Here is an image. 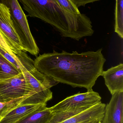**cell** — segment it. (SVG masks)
<instances>
[{"label": "cell", "instance_id": "52a82bcc", "mask_svg": "<svg viewBox=\"0 0 123 123\" xmlns=\"http://www.w3.org/2000/svg\"><path fill=\"white\" fill-rule=\"evenodd\" d=\"M0 32L13 52L18 54L23 51L14 28L8 8L0 3Z\"/></svg>", "mask_w": 123, "mask_h": 123}, {"label": "cell", "instance_id": "44dd1931", "mask_svg": "<svg viewBox=\"0 0 123 123\" xmlns=\"http://www.w3.org/2000/svg\"><path fill=\"white\" fill-rule=\"evenodd\" d=\"M100 121H95V122H91V123H99Z\"/></svg>", "mask_w": 123, "mask_h": 123}, {"label": "cell", "instance_id": "277c9868", "mask_svg": "<svg viewBox=\"0 0 123 123\" xmlns=\"http://www.w3.org/2000/svg\"><path fill=\"white\" fill-rule=\"evenodd\" d=\"M8 8L11 19L23 51L37 56L39 50L30 29L26 16L18 0H0Z\"/></svg>", "mask_w": 123, "mask_h": 123}, {"label": "cell", "instance_id": "2e32d148", "mask_svg": "<svg viewBox=\"0 0 123 123\" xmlns=\"http://www.w3.org/2000/svg\"><path fill=\"white\" fill-rule=\"evenodd\" d=\"M61 6L71 13L75 14H81L78 8L70 0H57Z\"/></svg>", "mask_w": 123, "mask_h": 123}, {"label": "cell", "instance_id": "6da1fadb", "mask_svg": "<svg viewBox=\"0 0 123 123\" xmlns=\"http://www.w3.org/2000/svg\"><path fill=\"white\" fill-rule=\"evenodd\" d=\"M102 50L81 53L64 50L58 53L53 50L51 53L37 57L34 61V66L39 72L58 83L91 91L97 78L102 76L106 62Z\"/></svg>", "mask_w": 123, "mask_h": 123}, {"label": "cell", "instance_id": "5b68a950", "mask_svg": "<svg viewBox=\"0 0 123 123\" xmlns=\"http://www.w3.org/2000/svg\"><path fill=\"white\" fill-rule=\"evenodd\" d=\"M101 99L99 93L92 90L68 97L50 108L52 112L56 113L90 108L101 102Z\"/></svg>", "mask_w": 123, "mask_h": 123}, {"label": "cell", "instance_id": "8992f818", "mask_svg": "<svg viewBox=\"0 0 123 123\" xmlns=\"http://www.w3.org/2000/svg\"><path fill=\"white\" fill-rule=\"evenodd\" d=\"M30 92L23 73L0 81V94L6 103L25 97Z\"/></svg>", "mask_w": 123, "mask_h": 123}, {"label": "cell", "instance_id": "9a60e30c", "mask_svg": "<svg viewBox=\"0 0 123 123\" xmlns=\"http://www.w3.org/2000/svg\"><path fill=\"white\" fill-rule=\"evenodd\" d=\"M90 108L84 107L73 110L58 112L53 113V116L49 123H58L79 114Z\"/></svg>", "mask_w": 123, "mask_h": 123}, {"label": "cell", "instance_id": "ac0fdd59", "mask_svg": "<svg viewBox=\"0 0 123 123\" xmlns=\"http://www.w3.org/2000/svg\"><path fill=\"white\" fill-rule=\"evenodd\" d=\"M72 1L77 8L81 6H84L86 4L90 3L99 1L100 0H70Z\"/></svg>", "mask_w": 123, "mask_h": 123}, {"label": "cell", "instance_id": "9c48e42d", "mask_svg": "<svg viewBox=\"0 0 123 123\" xmlns=\"http://www.w3.org/2000/svg\"><path fill=\"white\" fill-rule=\"evenodd\" d=\"M106 105L102 102L83 112L58 123H88L100 121L104 113Z\"/></svg>", "mask_w": 123, "mask_h": 123}, {"label": "cell", "instance_id": "8fae6325", "mask_svg": "<svg viewBox=\"0 0 123 123\" xmlns=\"http://www.w3.org/2000/svg\"><path fill=\"white\" fill-rule=\"evenodd\" d=\"M102 76L112 95L116 92H123V63L103 71Z\"/></svg>", "mask_w": 123, "mask_h": 123}, {"label": "cell", "instance_id": "d6986e66", "mask_svg": "<svg viewBox=\"0 0 123 123\" xmlns=\"http://www.w3.org/2000/svg\"><path fill=\"white\" fill-rule=\"evenodd\" d=\"M8 112V109L6 107L4 109L0 110V116L4 115L7 112Z\"/></svg>", "mask_w": 123, "mask_h": 123}, {"label": "cell", "instance_id": "ba28073f", "mask_svg": "<svg viewBox=\"0 0 123 123\" xmlns=\"http://www.w3.org/2000/svg\"><path fill=\"white\" fill-rule=\"evenodd\" d=\"M123 92L112 95L110 102L106 105L102 120L99 123H123Z\"/></svg>", "mask_w": 123, "mask_h": 123}, {"label": "cell", "instance_id": "4fadbf2b", "mask_svg": "<svg viewBox=\"0 0 123 123\" xmlns=\"http://www.w3.org/2000/svg\"><path fill=\"white\" fill-rule=\"evenodd\" d=\"M21 73L0 53V81L8 79Z\"/></svg>", "mask_w": 123, "mask_h": 123}, {"label": "cell", "instance_id": "5bb4252c", "mask_svg": "<svg viewBox=\"0 0 123 123\" xmlns=\"http://www.w3.org/2000/svg\"><path fill=\"white\" fill-rule=\"evenodd\" d=\"M115 32L123 38V0H116L115 10Z\"/></svg>", "mask_w": 123, "mask_h": 123}, {"label": "cell", "instance_id": "3957f363", "mask_svg": "<svg viewBox=\"0 0 123 123\" xmlns=\"http://www.w3.org/2000/svg\"><path fill=\"white\" fill-rule=\"evenodd\" d=\"M23 73L30 90L29 94L15 102L16 106L24 105L47 104L52 98L51 88L58 84L52 78L35 68Z\"/></svg>", "mask_w": 123, "mask_h": 123}, {"label": "cell", "instance_id": "ffe728a7", "mask_svg": "<svg viewBox=\"0 0 123 123\" xmlns=\"http://www.w3.org/2000/svg\"><path fill=\"white\" fill-rule=\"evenodd\" d=\"M0 102L6 103L5 102L4 99L3 97H2V96H1V95L0 94Z\"/></svg>", "mask_w": 123, "mask_h": 123}, {"label": "cell", "instance_id": "7402d4cb", "mask_svg": "<svg viewBox=\"0 0 123 123\" xmlns=\"http://www.w3.org/2000/svg\"><path fill=\"white\" fill-rule=\"evenodd\" d=\"M4 115L0 116V118H1Z\"/></svg>", "mask_w": 123, "mask_h": 123}, {"label": "cell", "instance_id": "7c38bea8", "mask_svg": "<svg viewBox=\"0 0 123 123\" xmlns=\"http://www.w3.org/2000/svg\"><path fill=\"white\" fill-rule=\"evenodd\" d=\"M53 116L50 108L44 107L26 117L17 123H49Z\"/></svg>", "mask_w": 123, "mask_h": 123}, {"label": "cell", "instance_id": "7a4b0ae2", "mask_svg": "<svg viewBox=\"0 0 123 123\" xmlns=\"http://www.w3.org/2000/svg\"><path fill=\"white\" fill-rule=\"evenodd\" d=\"M28 16L39 19L53 27L61 36L78 40L86 33L90 18L84 14L66 11L57 0H18Z\"/></svg>", "mask_w": 123, "mask_h": 123}, {"label": "cell", "instance_id": "30bf717a", "mask_svg": "<svg viewBox=\"0 0 123 123\" xmlns=\"http://www.w3.org/2000/svg\"><path fill=\"white\" fill-rule=\"evenodd\" d=\"M47 106V104L17 105L9 110L0 119V123H17L27 116Z\"/></svg>", "mask_w": 123, "mask_h": 123}, {"label": "cell", "instance_id": "e0dca14e", "mask_svg": "<svg viewBox=\"0 0 123 123\" xmlns=\"http://www.w3.org/2000/svg\"><path fill=\"white\" fill-rule=\"evenodd\" d=\"M0 47L3 48L12 55H15V53L13 52L10 47L8 45L4 37H3L0 32Z\"/></svg>", "mask_w": 123, "mask_h": 123}]
</instances>
